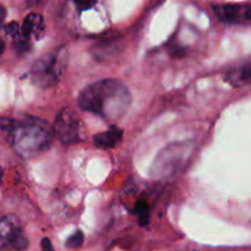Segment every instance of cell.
<instances>
[{
	"mask_svg": "<svg viewBox=\"0 0 251 251\" xmlns=\"http://www.w3.org/2000/svg\"><path fill=\"white\" fill-rule=\"evenodd\" d=\"M131 95L119 80L104 78L91 83L78 95L77 104L83 112H90L109 122H117L126 113Z\"/></svg>",
	"mask_w": 251,
	"mask_h": 251,
	"instance_id": "cell-1",
	"label": "cell"
},
{
	"mask_svg": "<svg viewBox=\"0 0 251 251\" xmlns=\"http://www.w3.org/2000/svg\"><path fill=\"white\" fill-rule=\"evenodd\" d=\"M0 127L7 132L10 145L24 158L42 154L54 140L53 129L38 118L25 117L20 120L0 118Z\"/></svg>",
	"mask_w": 251,
	"mask_h": 251,
	"instance_id": "cell-2",
	"label": "cell"
},
{
	"mask_svg": "<svg viewBox=\"0 0 251 251\" xmlns=\"http://www.w3.org/2000/svg\"><path fill=\"white\" fill-rule=\"evenodd\" d=\"M68 65V50L61 47L41 56L31 70L32 81L42 88L51 87L60 81Z\"/></svg>",
	"mask_w": 251,
	"mask_h": 251,
	"instance_id": "cell-3",
	"label": "cell"
},
{
	"mask_svg": "<svg viewBox=\"0 0 251 251\" xmlns=\"http://www.w3.org/2000/svg\"><path fill=\"white\" fill-rule=\"evenodd\" d=\"M53 131L61 144L73 145L82 141L85 127L75 110L64 108L56 117Z\"/></svg>",
	"mask_w": 251,
	"mask_h": 251,
	"instance_id": "cell-4",
	"label": "cell"
},
{
	"mask_svg": "<svg viewBox=\"0 0 251 251\" xmlns=\"http://www.w3.org/2000/svg\"><path fill=\"white\" fill-rule=\"evenodd\" d=\"M216 14L220 20L228 24H248L251 19L250 6L248 4H227L215 6Z\"/></svg>",
	"mask_w": 251,
	"mask_h": 251,
	"instance_id": "cell-5",
	"label": "cell"
},
{
	"mask_svg": "<svg viewBox=\"0 0 251 251\" xmlns=\"http://www.w3.org/2000/svg\"><path fill=\"white\" fill-rule=\"evenodd\" d=\"M22 230L21 222L15 215H7L0 220V249L10 244L12 238Z\"/></svg>",
	"mask_w": 251,
	"mask_h": 251,
	"instance_id": "cell-6",
	"label": "cell"
},
{
	"mask_svg": "<svg viewBox=\"0 0 251 251\" xmlns=\"http://www.w3.org/2000/svg\"><path fill=\"white\" fill-rule=\"evenodd\" d=\"M44 20L42 15L31 12L26 16L21 27V34L26 38H41L44 33Z\"/></svg>",
	"mask_w": 251,
	"mask_h": 251,
	"instance_id": "cell-7",
	"label": "cell"
},
{
	"mask_svg": "<svg viewBox=\"0 0 251 251\" xmlns=\"http://www.w3.org/2000/svg\"><path fill=\"white\" fill-rule=\"evenodd\" d=\"M123 140V131L119 127L112 126L109 130L104 132L97 134L93 137V145L95 147L100 150H108L114 149L115 146L122 142Z\"/></svg>",
	"mask_w": 251,
	"mask_h": 251,
	"instance_id": "cell-8",
	"label": "cell"
},
{
	"mask_svg": "<svg viewBox=\"0 0 251 251\" xmlns=\"http://www.w3.org/2000/svg\"><path fill=\"white\" fill-rule=\"evenodd\" d=\"M251 77V65L249 61H245L237 68H232L226 75V81L234 87H240L249 83Z\"/></svg>",
	"mask_w": 251,
	"mask_h": 251,
	"instance_id": "cell-9",
	"label": "cell"
},
{
	"mask_svg": "<svg viewBox=\"0 0 251 251\" xmlns=\"http://www.w3.org/2000/svg\"><path fill=\"white\" fill-rule=\"evenodd\" d=\"M135 213L139 217V223L140 226H147L150 222V207L147 205L146 201L140 200L137 201L136 205H135L134 208Z\"/></svg>",
	"mask_w": 251,
	"mask_h": 251,
	"instance_id": "cell-10",
	"label": "cell"
},
{
	"mask_svg": "<svg viewBox=\"0 0 251 251\" xmlns=\"http://www.w3.org/2000/svg\"><path fill=\"white\" fill-rule=\"evenodd\" d=\"M14 49L16 51L17 55H25V54L28 53L31 50V42H29L28 38L21 36L19 38H16V41L14 42Z\"/></svg>",
	"mask_w": 251,
	"mask_h": 251,
	"instance_id": "cell-11",
	"label": "cell"
},
{
	"mask_svg": "<svg viewBox=\"0 0 251 251\" xmlns=\"http://www.w3.org/2000/svg\"><path fill=\"white\" fill-rule=\"evenodd\" d=\"M83 239H85V237H83V233L78 230V232L74 233V234L71 235L68 240H66L65 244L69 249H77V248H80L81 245H82Z\"/></svg>",
	"mask_w": 251,
	"mask_h": 251,
	"instance_id": "cell-12",
	"label": "cell"
},
{
	"mask_svg": "<svg viewBox=\"0 0 251 251\" xmlns=\"http://www.w3.org/2000/svg\"><path fill=\"white\" fill-rule=\"evenodd\" d=\"M10 244H11L16 250H24L28 247V240H27V238L24 235L22 230H20V232L12 238Z\"/></svg>",
	"mask_w": 251,
	"mask_h": 251,
	"instance_id": "cell-13",
	"label": "cell"
},
{
	"mask_svg": "<svg viewBox=\"0 0 251 251\" xmlns=\"http://www.w3.org/2000/svg\"><path fill=\"white\" fill-rule=\"evenodd\" d=\"M4 31L7 36H10L11 38H14V39L19 38V37L21 36V27H20V25L15 21L7 24L6 26H5Z\"/></svg>",
	"mask_w": 251,
	"mask_h": 251,
	"instance_id": "cell-14",
	"label": "cell"
},
{
	"mask_svg": "<svg viewBox=\"0 0 251 251\" xmlns=\"http://www.w3.org/2000/svg\"><path fill=\"white\" fill-rule=\"evenodd\" d=\"M74 2L78 11H85V10H90L91 7L95 6L97 4V0H74Z\"/></svg>",
	"mask_w": 251,
	"mask_h": 251,
	"instance_id": "cell-15",
	"label": "cell"
},
{
	"mask_svg": "<svg viewBox=\"0 0 251 251\" xmlns=\"http://www.w3.org/2000/svg\"><path fill=\"white\" fill-rule=\"evenodd\" d=\"M42 251H55L49 238H43L42 239Z\"/></svg>",
	"mask_w": 251,
	"mask_h": 251,
	"instance_id": "cell-16",
	"label": "cell"
},
{
	"mask_svg": "<svg viewBox=\"0 0 251 251\" xmlns=\"http://www.w3.org/2000/svg\"><path fill=\"white\" fill-rule=\"evenodd\" d=\"M5 17H6V10H5V7H2L0 5V28H1L2 24H4Z\"/></svg>",
	"mask_w": 251,
	"mask_h": 251,
	"instance_id": "cell-17",
	"label": "cell"
},
{
	"mask_svg": "<svg viewBox=\"0 0 251 251\" xmlns=\"http://www.w3.org/2000/svg\"><path fill=\"white\" fill-rule=\"evenodd\" d=\"M4 50H5V43H4V41H2V39L0 38V55H1V54L4 53Z\"/></svg>",
	"mask_w": 251,
	"mask_h": 251,
	"instance_id": "cell-18",
	"label": "cell"
},
{
	"mask_svg": "<svg viewBox=\"0 0 251 251\" xmlns=\"http://www.w3.org/2000/svg\"><path fill=\"white\" fill-rule=\"evenodd\" d=\"M1 180H2V169L0 168V183H1Z\"/></svg>",
	"mask_w": 251,
	"mask_h": 251,
	"instance_id": "cell-19",
	"label": "cell"
}]
</instances>
